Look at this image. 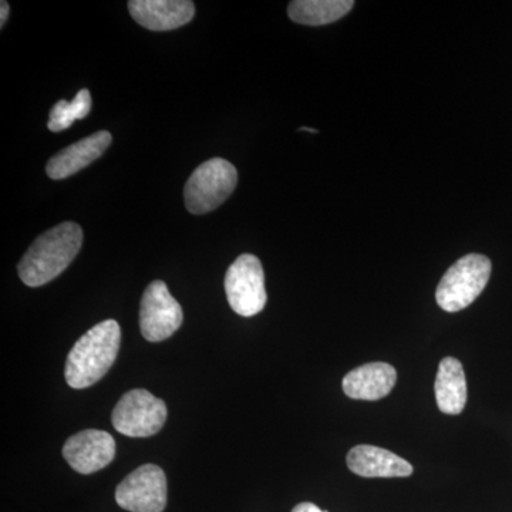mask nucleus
Masks as SVG:
<instances>
[{"label":"nucleus","mask_w":512,"mask_h":512,"mask_svg":"<svg viewBox=\"0 0 512 512\" xmlns=\"http://www.w3.org/2000/svg\"><path fill=\"white\" fill-rule=\"evenodd\" d=\"M116 501L131 512H163L167 505V477L156 464H144L128 474L116 490Z\"/></svg>","instance_id":"obj_8"},{"label":"nucleus","mask_w":512,"mask_h":512,"mask_svg":"<svg viewBox=\"0 0 512 512\" xmlns=\"http://www.w3.org/2000/svg\"><path fill=\"white\" fill-rule=\"evenodd\" d=\"M167 406L144 389L131 390L121 397L111 414L114 429L133 439H146L163 429Z\"/></svg>","instance_id":"obj_5"},{"label":"nucleus","mask_w":512,"mask_h":512,"mask_svg":"<svg viewBox=\"0 0 512 512\" xmlns=\"http://www.w3.org/2000/svg\"><path fill=\"white\" fill-rule=\"evenodd\" d=\"M83 245V229L76 222H62L30 245L18 265L23 284L37 288L62 275Z\"/></svg>","instance_id":"obj_1"},{"label":"nucleus","mask_w":512,"mask_h":512,"mask_svg":"<svg viewBox=\"0 0 512 512\" xmlns=\"http://www.w3.org/2000/svg\"><path fill=\"white\" fill-rule=\"evenodd\" d=\"M238 183L237 168L224 158L205 161L188 178L184 188L187 210L204 215L217 210L231 197Z\"/></svg>","instance_id":"obj_4"},{"label":"nucleus","mask_w":512,"mask_h":512,"mask_svg":"<svg viewBox=\"0 0 512 512\" xmlns=\"http://www.w3.org/2000/svg\"><path fill=\"white\" fill-rule=\"evenodd\" d=\"M121 329L116 320L97 323L74 343L66 360L64 376L73 389H86L100 382L116 362Z\"/></svg>","instance_id":"obj_2"},{"label":"nucleus","mask_w":512,"mask_h":512,"mask_svg":"<svg viewBox=\"0 0 512 512\" xmlns=\"http://www.w3.org/2000/svg\"><path fill=\"white\" fill-rule=\"evenodd\" d=\"M491 276L487 256L470 254L458 259L441 278L436 301L443 311L456 313L468 308L484 291Z\"/></svg>","instance_id":"obj_3"},{"label":"nucleus","mask_w":512,"mask_h":512,"mask_svg":"<svg viewBox=\"0 0 512 512\" xmlns=\"http://www.w3.org/2000/svg\"><path fill=\"white\" fill-rule=\"evenodd\" d=\"M184 313L163 281L147 286L140 306V330L148 342H163L183 325Z\"/></svg>","instance_id":"obj_7"},{"label":"nucleus","mask_w":512,"mask_h":512,"mask_svg":"<svg viewBox=\"0 0 512 512\" xmlns=\"http://www.w3.org/2000/svg\"><path fill=\"white\" fill-rule=\"evenodd\" d=\"M111 140L113 137L109 131L101 130L64 148L47 161V175L52 180H64V178L72 177L83 168L89 167L94 161L99 160L110 147Z\"/></svg>","instance_id":"obj_11"},{"label":"nucleus","mask_w":512,"mask_h":512,"mask_svg":"<svg viewBox=\"0 0 512 512\" xmlns=\"http://www.w3.org/2000/svg\"><path fill=\"white\" fill-rule=\"evenodd\" d=\"M90 110H92V94L89 90L82 89L76 94L72 103L66 100L57 101L50 110L47 128L53 133H60L72 126L74 121L86 119Z\"/></svg>","instance_id":"obj_16"},{"label":"nucleus","mask_w":512,"mask_h":512,"mask_svg":"<svg viewBox=\"0 0 512 512\" xmlns=\"http://www.w3.org/2000/svg\"><path fill=\"white\" fill-rule=\"evenodd\" d=\"M397 372L389 363L375 362L356 367L343 379V392L350 399L375 400L389 396L396 386Z\"/></svg>","instance_id":"obj_13"},{"label":"nucleus","mask_w":512,"mask_h":512,"mask_svg":"<svg viewBox=\"0 0 512 512\" xmlns=\"http://www.w3.org/2000/svg\"><path fill=\"white\" fill-rule=\"evenodd\" d=\"M355 6L352 0H293L288 15L299 25L323 26L338 22Z\"/></svg>","instance_id":"obj_15"},{"label":"nucleus","mask_w":512,"mask_h":512,"mask_svg":"<svg viewBox=\"0 0 512 512\" xmlns=\"http://www.w3.org/2000/svg\"><path fill=\"white\" fill-rule=\"evenodd\" d=\"M225 293L232 311L251 318L264 311L268 295L261 261L255 255L244 254L229 266L225 275Z\"/></svg>","instance_id":"obj_6"},{"label":"nucleus","mask_w":512,"mask_h":512,"mask_svg":"<svg viewBox=\"0 0 512 512\" xmlns=\"http://www.w3.org/2000/svg\"><path fill=\"white\" fill-rule=\"evenodd\" d=\"M302 131H309V133H318V130H313V128H301Z\"/></svg>","instance_id":"obj_19"},{"label":"nucleus","mask_w":512,"mask_h":512,"mask_svg":"<svg viewBox=\"0 0 512 512\" xmlns=\"http://www.w3.org/2000/svg\"><path fill=\"white\" fill-rule=\"evenodd\" d=\"M0 10H2V13H0V26L3 28L9 18V3L6 0H2V3H0Z\"/></svg>","instance_id":"obj_18"},{"label":"nucleus","mask_w":512,"mask_h":512,"mask_svg":"<svg viewBox=\"0 0 512 512\" xmlns=\"http://www.w3.org/2000/svg\"><path fill=\"white\" fill-rule=\"evenodd\" d=\"M63 457L79 474L97 473L116 457V441L103 430H84L74 434L63 447Z\"/></svg>","instance_id":"obj_9"},{"label":"nucleus","mask_w":512,"mask_h":512,"mask_svg":"<svg viewBox=\"0 0 512 512\" xmlns=\"http://www.w3.org/2000/svg\"><path fill=\"white\" fill-rule=\"evenodd\" d=\"M128 10L138 25L154 32L181 28L195 15L191 0H131Z\"/></svg>","instance_id":"obj_10"},{"label":"nucleus","mask_w":512,"mask_h":512,"mask_svg":"<svg viewBox=\"0 0 512 512\" xmlns=\"http://www.w3.org/2000/svg\"><path fill=\"white\" fill-rule=\"evenodd\" d=\"M434 392L441 413L457 416L463 412L467 403V380L463 365L456 357L441 360Z\"/></svg>","instance_id":"obj_14"},{"label":"nucleus","mask_w":512,"mask_h":512,"mask_svg":"<svg viewBox=\"0 0 512 512\" xmlns=\"http://www.w3.org/2000/svg\"><path fill=\"white\" fill-rule=\"evenodd\" d=\"M346 461H348L349 470L359 477L403 478L413 474V466L409 461L386 448L376 446L353 447Z\"/></svg>","instance_id":"obj_12"},{"label":"nucleus","mask_w":512,"mask_h":512,"mask_svg":"<svg viewBox=\"0 0 512 512\" xmlns=\"http://www.w3.org/2000/svg\"><path fill=\"white\" fill-rule=\"evenodd\" d=\"M292 512H326L323 510H320L318 505L312 504V503H301L296 505L295 508H293Z\"/></svg>","instance_id":"obj_17"}]
</instances>
